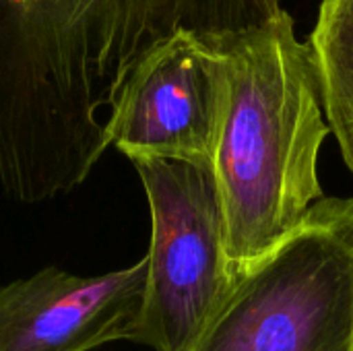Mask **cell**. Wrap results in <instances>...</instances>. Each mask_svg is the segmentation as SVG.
Masks as SVG:
<instances>
[{
  "label": "cell",
  "instance_id": "obj_7",
  "mask_svg": "<svg viewBox=\"0 0 353 351\" xmlns=\"http://www.w3.org/2000/svg\"><path fill=\"white\" fill-rule=\"evenodd\" d=\"M308 46L331 132L353 176V0H321Z\"/></svg>",
  "mask_w": 353,
  "mask_h": 351
},
{
  "label": "cell",
  "instance_id": "obj_4",
  "mask_svg": "<svg viewBox=\"0 0 353 351\" xmlns=\"http://www.w3.org/2000/svg\"><path fill=\"white\" fill-rule=\"evenodd\" d=\"M132 166L151 213L147 285L132 343L182 351L236 281L213 168L155 157Z\"/></svg>",
  "mask_w": 353,
  "mask_h": 351
},
{
  "label": "cell",
  "instance_id": "obj_6",
  "mask_svg": "<svg viewBox=\"0 0 353 351\" xmlns=\"http://www.w3.org/2000/svg\"><path fill=\"white\" fill-rule=\"evenodd\" d=\"M147 285V257L103 273L46 267L0 288V351H91L132 341Z\"/></svg>",
  "mask_w": 353,
  "mask_h": 351
},
{
  "label": "cell",
  "instance_id": "obj_1",
  "mask_svg": "<svg viewBox=\"0 0 353 351\" xmlns=\"http://www.w3.org/2000/svg\"><path fill=\"white\" fill-rule=\"evenodd\" d=\"M283 0H0V186L25 205L81 186L137 62L178 31L223 37Z\"/></svg>",
  "mask_w": 353,
  "mask_h": 351
},
{
  "label": "cell",
  "instance_id": "obj_3",
  "mask_svg": "<svg viewBox=\"0 0 353 351\" xmlns=\"http://www.w3.org/2000/svg\"><path fill=\"white\" fill-rule=\"evenodd\" d=\"M182 351H353V197H323Z\"/></svg>",
  "mask_w": 353,
  "mask_h": 351
},
{
  "label": "cell",
  "instance_id": "obj_2",
  "mask_svg": "<svg viewBox=\"0 0 353 351\" xmlns=\"http://www.w3.org/2000/svg\"><path fill=\"white\" fill-rule=\"evenodd\" d=\"M228 108L213 161L225 252L238 277L283 242L325 197L321 147L331 132L310 46L292 14L217 37Z\"/></svg>",
  "mask_w": 353,
  "mask_h": 351
},
{
  "label": "cell",
  "instance_id": "obj_5",
  "mask_svg": "<svg viewBox=\"0 0 353 351\" xmlns=\"http://www.w3.org/2000/svg\"><path fill=\"white\" fill-rule=\"evenodd\" d=\"M228 108V70L217 37L178 31L128 74L108 134L130 161L174 159L213 168Z\"/></svg>",
  "mask_w": 353,
  "mask_h": 351
}]
</instances>
